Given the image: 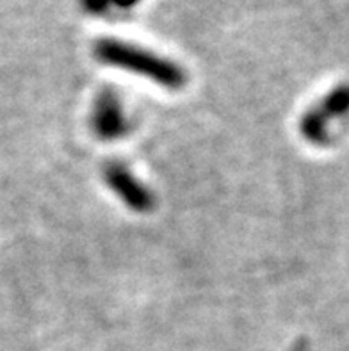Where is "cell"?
Listing matches in <instances>:
<instances>
[{"instance_id":"1","label":"cell","mask_w":349,"mask_h":351,"mask_svg":"<svg viewBox=\"0 0 349 351\" xmlns=\"http://www.w3.org/2000/svg\"><path fill=\"white\" fill-rule=\"evenodd\" d=\"M95 53L109 66L134 71L139 75L150 77L157 84L166 88H180L184 84V73L175 62L143 50L136 45L123 43L118 40H100L95 47Z\"/></svg>"},{"instance_id":"2","label":"cell","mask_w":349,"mask_h":351,"mask_svg":"<svg viewBox=\"0 0 349 351\" xmlns=\"http://www.w3.org/2000/svg\"><path fill=\"white\" fill-rule=\"evenodd\" d=\"M106 178L109 186L116 191V195L125 202V204L134 210H148L152 209L154 198L148 193L146 187L137 182L134 177L123 165L119 162H112L111 166L106 168Z\"/></svg>"},{"instance_id":"3","label":"cell","mask_w":349,"mask_h":351,"mask_svg":"<svg viewBox=\"0 0 349 351\" xmlns=\"http://www.w3.org/2000/svg\"><path fill=\"white\" fill-rule=\"evenodd\" d=\"M93 127L102 139L121 138L127 132V121L119 100L111 91H106L98 98L93 112Z\"/></svg>"},{"instance_id":"4","label":"cell","mask_w":349,"mask_h":351,"mask_svg":"<svg viewBox=\"0 0 349 351\" xmlns=\"http://www.w3.org/2000/svg\"><path fill=\"white\" fill-rule=\"evenodd\" d=\"M136 2L137 0H112V4H116L118 8H121V9H128L130 5L136 4Z\"/></svg>"}]
</instances>
